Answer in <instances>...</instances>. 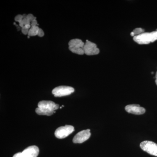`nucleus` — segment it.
<instances>
[{"instance_id":"nucleus-16","label":"nucleus","mask_w":157,"mask_h":157,"mask_svg":"<svg viewBox=\"0 0 157 157\" xmlns=\"http://www.w3.org/2000/svg\"><path fill=\"white\" fill-rule=\"evenodd\" d=\"M13 157H26L25 155L23 154V153L21 152H18L17 153L15 154V155L13 156Z\"/></svg>"},{"instance_id":"nucleus-2","label":"nucleus","mask_w":157,"mask_h":157,"mask_svg":"<svg viewBox=\"0 0 157 157\" xmlns=\"http://www.w3.org/2000/svg\"><path fill=\"white\" fill-rule=\"evenodd\" d=\"M133 40L140 45L148 44L157 40V31L151 33H144L133 37Z\"/></svg>"},{"instance_id":"nucleus-18","label":"nucleus","mask_w":157,"mask_h":157,"mask_svg":"<svg viewBox=\"0 0 157 157\" xmlns=\"http://www.w3.org/2000/svg\"><path fill=\"white\" fill-rule=\"evenodd\" d=\"M37 25H38V23H37V21L36 19L34 20L33 21L31 22V26H37Z\"/></svg>"},{"instance_id":"nucleus-3","label":"nucleus","mask_w":157,"mask_h":157,"mask_svg":"<svg viewBox=\"0 0 157 157\" xmlns=\"http://www.w3.org/2000/svg\"><path fill=\"white\" fill-rule=\"evenodd\" d=\"M68 44L69 49L73 53L80 55L84 54L85 43L80 39H72L69 42Z\"/></svg>"},{"instance_id":"nucleus-10","label":"nucleus","mask_w":157,"mask_h":157,"mask_svg":"<svg viewBox=\"0 0 157 157\" xmlns=\"http://www.w3.org/2000/svg\"><path fill=\"white\" fill-rule=\"evenodd\" d=\"M26 157H37L39 154V147L35 145L29 147L22 152Z\"/></svg>"},{"instance_id":"nucleus-15","label":"nucleus","mask_w":157,"mask_h":157,"mask_svg":"<svg viewBox=\"0 0 157 157\" xmlns=\"http://www.w3.org/2000/svg\"><path fill=\"white\" fill-rule=\"evenodd\" d=\"M29 30V29L26 28L25 26L21 28V32H22L23 34H24V35H27V34L28 35Z\"/></svg>"},{"instance_id":"nucleus-8","label":"nucleus","mask_w":157,"mask_h":157,"mask_svg":"<svg viewBox=\"0 0 157 157\" xmlns=\"http://www.w3.org/2000/svg\"><path fill=\"white\" fill-rule=\"evenodd\" d=\"M91 133L90 129L83 130L78 132L73 138L74 143H82L87 140L90 137Z\"/></svg>"},{"instance_id":"nucleus-12","label":"nucleus","mask_w":157,"mask_h":157,"mask_svg":"<svg viewBox=\"0 0 157 157\" xmlns=\"http://www.w3.org/2000/svg\"><path fill=\"white\" fill-rule=\"evenodd\" d=\"M144 33V30L141 28H136L133 30V32L131 33V36H138L140 34L143 33Z\"/></svg>"},{"instance_id":"nucleus-19","label":"nucleus","mask_w":157,"mask_h":157,"mask_svg":"<svg viewBox=\"0 0 157 157\" xmlns=\"http://www.w3.org/2000/svg\"><path fill=\"white\" fill-rule=\"evenodd\" d=\"M155 83L157 85V71L156 72V75H155Z\"/></svg>"},{"instance_id":"nucleus-9","label":"nucleus","mask_w":157,"mask_h":157,"mask_svg":"<svg viewBox=\"0 0 157 157\" xmlns=\"http://www.w3.org/2000/svg\"><path fill=\"white\" fill-rule=\"evenodd\" d=\"M126 111L129 113L136 115L143 114L146 111V110L143 107H140L138 104H131L127 105L125 108Z\"/></svg>"},{"instance_id":"nucleus-17","label":"nucleus","mask_w":157,"mask_h":157,"mask_svg":"<svg viewBox=\"0 0 157 157\" xmlns=\"http://www.w3.org/2000/svg\"><path fill=\"white\" fill-rule=\"evenodd\" d=\"M37 36H39V37H42L44 36V33L43 31L42 30V29H39V32H38V35Z\"/></svg>"},{"instance_id":"nucleus-11","label":"nucleus","mask_w":157,"mask_h":157,"mask_svg":"<svg viewBox=\"0 0 157 157\" xmlns=\"http://www.w3.org/2000/svg\"><path fill=\"white\" fill-rule=\"evenodd\" d=\"M39 27L38 26H31V28L29 30L28 33L29 36H36L38 35V32L39 29Z\"/></svg>"},{"instance_id":"nucleus-14","label":"nucleus","mask_w":157,"mask_h":157,"mask_svg":"<svg viewBox=\"0 0 157 157\" xmlns=\"http://www.w3.org/2000/svg\"><path fill=\"white\" fill-rule=\"evenodd\" d=\"M26 18L30 22H32L34 20L36 19V17L32 14H29L27 15Z\"/></svg>"},{"instance_id":"nucleus-13","label":"nucleus","mask_w":157,"mask_h":157,"mask_svg":"<svg viewBox=\"0 0 157 157\" xmlns=\"http://www.w3.org/2000/svg\"><path fill=\"white\" fill-rule=\"evenodd\" d=\"M23 18V15H21V14H18V15L15 16V18H14V20H15V21L19 23L21 21H22Z\"/></svg>"},{"instance_id":"nucleus-20","label":"nucleus","mask_w":157,"mask_h":157,"mask_svg":"<svg viewBox=\"0 0 157 157\" xmlns=\"http://www.w3.org/2000/svg\"><path fill=\"white\" fill-rule=\"evenodd\" d=\"M151 73H152V74H153L154 73H153V72H151Z\"/></svg>"},{"instance_id":"nucleus-1","label":"nucleus","mask_w":157,"mask_h":157,"mask_svg":"<svg viewBox=\"0 0 157 157\" xmlns=\"http://www.w3.org/2000/svg\"><path fill=\"white\" fill-rule=\"evenodd\" d=\"M38 107L36 109L37 114L40 115L51 116L58 109L59 105L53 101H42L38 104Z\"/></svg>"},{"instance_id":"nucleus-6","label":"nucleus","mask_w":157,"mask_h":157,"mask_svg":"<svg viewBox=\"0 0 157 157\" xmlns=\"http://www.w3.org/2000/svg\"><path fill=\"white\" fill-rule=\"evenodd\" d=\"M140 148L152 155L157 156V144L151 141H144L140 144Z\"/></svg>"},{"instance_id":"nucleus-5","label":"nucleus","mask_w":157,"mask_h":157,"mask_svg":"<svg viewBox=\"0 0 157 157\" xmlns=\"http://www.w3.org/2000/svg\"><path fill=\"white\" fill-rule=\"evenodd\" d=\"M74 92V89L73 87L61 86L54 89L52 91V94L55 97H61L69 95Z\"/></svg>"},{"instance_id":"nucleus-7","label":"nucleus","mask_w":157,"mask_h":157,"mask_svg":"<svg viewBox=\"0 0 157 157\" xmlns=\"http://www.w3.org/2000/svg\"><path fill=\"white\" fill-rule=\"evenodd\" d=\"M84 51V54L88 56L96 55L100 52V50L97 47V45L88 40L85 43Z\"/></svg>"},{"instance_id":"nucleus-4","label":"nucleus","mask_w":157,"mask_h":157,"mask_svg":"<svg viewBox=\"0 0 157 157\" xmlns=\"http://www.w3.org/2000/svg\"><path fill=\"white\" fill-rule=\"evenodd\" d=\"M74 131L73 126L66 125L65 126L59 127L56 130L55 135L57 138L63 139L68 137Z\"/></svg>"}]
</instances>
